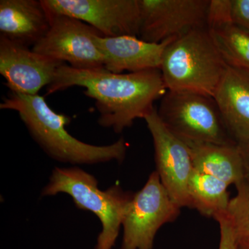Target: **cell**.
Returning <instances> with one entry per match:
<instances>
[{"label": "cell", "instance_id": "cell-1", "mask_svg": "<svg viewBox=\"0 0 249 249\" xmlns=\"http://www.w3.org/2000/svg\"><path fill=\"white\" fill-rule=\"evenodd\" d=\"M85 88V94L95 101L98 123L116 133L143 119L155 107L154 103L167 90L160 70L114 73L106 68L78 70L63 64L47 88V94L71 87Z\"/></svg>", "mask_w": 249, "mask_h": 249}, {"label": "cell", "instance_id": "cell-2", "mask_svg": "<svg viewBox=\"0 0 249 249\" xmlns=\"http://www.w3.org/2000/svg\"><path fill=\"white\" fill-rule=\"evenodd\" d=\"M0 109L16 111L36 143L52 160L73 166L124 162L128 144L124 138L107 145H94L69 133L71 119L55 112L43 96L11 92L2 98Z\"/></svg>", "mask_w": 249, "mask_h": 249}, {"label": "cell", "instance_id": "cell-3", "mask_svg": "<svg viewBox=\"0 0 249 249\" xmlns=\"http://www.w3.org/2000/svg\"><path fill=\"white\" fill-rule=\"evenodd\" d=\"M227 66L206 27L172 41L163 53L160 71L168 91L214 98Z\"/></svg>", "mask_w": 249, "mask_h": 249}, {"label": "cell", "instance_id": "cell-4", "mask_svg": "<svg viewBox=\"0 0 249 249\" xmlns=\"http://www.w3.org/2000/svg\"><path fill=\"white\" fill-rule=\"evenodd\" d=\"M59 193L71 196L77 209L89 211L98 217L102 229L94 249H112L133 193L124 191L119 184L101 191L96 178L78 166L54 168L41 196Z\"/></svg>", "mask_w": 249, "mask_h": 249}, {"label": "cell", "instance_id": "cell-5", "mask_svg": "<svg viewBox=\"0 0 249 249\" xmlns=\"http://www.w3.org/2000/svg\"><path fill=\"white\" fill-rule=\"evenodd\" d=\"M157 113L172 133L186 143L236 145L213 98L167 91Z\"/></svg>", "mask_w": 249, "mask_h": 249}, {"label": "cell", "instance_id": "cell-6", "mask_svg": "<svg viewBox=\"0 0 249 249\" xmlns=\"http://www.w3.org/2000/svg\"><path fill=\"white\" fill-rule=\"evenodd\" d=\"M180 212L181 208L170 197L159 174L152 172L127 206L121 249H153L160 228L176 220Z\"/></svg>", "mask_w": 249, "mask_h": 249}, {"label": "cell", "instance_id": "cell-7", "mask_svg": "<svg viewBox=\"0 0 249 249\" xmlns=\"http://www.w3.org/2000/svg\"><path fill=\"white\" fill-rule=\"evenodd\" d=\"M50 14V29L32 50L78 70L104 68L102 54L95 43V37L102 34L76 18Z\"/></svg>", "mask_w": 249, "mask_h": 249}, {"label": "cell", "instance_id": "cell-8", "mask_svg": "<svg viewBox=\"0 0 249 249\" xmlns=\"http://www.w3.org/2000/svg\"><path fill=\"white\" fill-rule=\"evenodd\" d=\"M209 2L210 0H139V38L161 43L207 27Z\"/></svg>", "mask_w": 249, "mask_h": 249}, {"label": "cell", "instance_id": "cell-9", "mask_svg": "<svg viewBox=\"0 0 249 249\" xmlns=\"http://www.w3.org/2000/svg\"><path fill=\"white\" fill-rule=\"evenodd\" d=\"M155 148L157 173L170 197L181 209H191L188 182L193 165L188 145L165 127L155 107L144 118Z\"/></svg>", "mask_w": 249, "mask_h": 249}, {"label": "cell", "instance_id": "cell-10", "mask_svg": "<svg viewBox=\"0 0 249 249\" xmlns=\"http://www.w3.org/2000/svg\"><path fill=\"white\" fill-rule=\"evenodd\" d=\"M52 14L76 18L97 29L104 37H139V0H42Z\"/></svg>", "mask_w": 249, "mask_h": 249}, {"label": "cell", "instance_id": "cell-11", "mask_svg": "<svg viewBox=\"0 0 249 249\" xmlns=\"http://www.w3.org/2000/svg\"><path fill=\"white\" fill-rule=\"evenodd\" d=\"M63 64L0 36V73L11 92L37 95Z\"/></svg>", "mask_w": 249, "mask_h": 249}, {"label": "cell", "instance_id": "cell-12", "mask_svg": "<svg viewBox=\"0 0 249 249\" xmlns=\"http://www.w3.org/2000/svg\"><path fill=\"white\" fill-rule=\"evenodd\" d=\"M171 38L161 43H152L137 36H96L95 43L103 58L104 67L114 73L160 70L162 58Z\"/></svg>", "mask_w": 249, "mask_h": 249}, {"label": "cell", "instance_id": "cell-13", "mask_svg": "<svg viewBox=\"0 0 249 249\" xmlns=\"http://www.w3.org/2000/svg\"><path fill=\"white\" fill-rule=\"evenodd\" d=\"M51 22L42 0L0 1V36L8 40L34 47L47 34Z\"/></svg>", "mask_w": 249, "mask_h": 249}, {"label": "cell", "instance_id": "cell-14", "mask_svg": "<svg viewBox=\"0 0 249 249\" xmlns=\"http://www.w3.org/2000/svg\"><path fill=\"white\" fill-rule=\"evenodd\" d=\"M223 120L237 143L249 139V71L227 66L214 93Z\"/></svg>", "mask_w": 249, "mask_h": 249}, {"label": "cell", "instance_id": "cell-15", "mask_svg": "<svg viewBox=\"0 0 249 249\" xmlns=\"http://www.w3.org/2000/svg\"><path fill=\"white\" fill-rule=\"evenodd\" d=\"M186 143V142H185ZM193 168L235 186L247 178L243 158L237 144L186 143Z\"/></svg>", "mask_w": 249, "mask_h": 249}, {"label": "cell", "instance_id": "cell-16", "mask_svg": "<svg viewBox=\"0 0 249 249\" xmlns=\"http://www.w3.org/2000/svg\"><path fill=\"white\" fill-rule=\"evenodd\" d=\"M228 187L229 185L214 177L193 170L188 182L191 209L213 218L227 213L230 201Z\"/></svg>", "mask_w": 249, "mask_h": 249}, {"label": "cell", "instance_id": "cell-17", "mask_svg": "<svg viewBox=\"0 0 249 249\" xmlns=\"http://www.w3.org/2000/svg\"><path fill=\"white\" fill-rule=\"evenodd\" d=\"M209 31L228 66L249 71V31L234 23Z\"/></svg>", "mask_w": 249, "mask_h": 249}, {"label": "cell", "instance_id": "cell-18", "mask_svg": "<svg viewBox=\"0 0 249 249\" xmlns=\"http://www.w3.org/2000/svg\"><path fill=\"white\" fill-rule=\"evenodd\" d=\"M237 195L230 199L227 212L237 239L249 237V178L236 186Z\"/></svg>", "mask_w": 249, "mask_h": 249}, {"label": "cell", "instance_id": "cell-19", "mask_svg": "<svg viewBox=\"0 0 249 249\" xmlns=\"http://www.w3.org/2000/svg\"><path fill=\"white\" fill-rule=\"evenodd\" d=\"M233 23L232 0H210L206 16L209 30Z\"/></svg>", "mask_w": 249, "mask_h": 249}, {"label": "cell", "instance_id": "cell-20", "mask_svg": "<svg viewBox=\"0 0 249 249\" xmlns=\"http://www.w3.org/2000/svg\"><path fill=\"white\" fill-rule=\"evenodd\" d=\"M225 214L214 218L220 228V240L218 249H237V236Z\"/></svg>", "mask_w": 249, "mask_h": 249}, {"label": "cell", "instance_id": "cell-21", "mask_svg": "<svg viewBox=\"0 0 249 249\" xmlns=\"http://www.w3.org/2000/svg\"><path fill=\"white\" fill-rule=\"evenodd\" d=\"M234 24L249 32V0H232Z\"/></svg>", "mask_w": 249, "mask_h": 249}, {"label": "cell", "instance_id": "cell-22", "mask_svg": "<svg viewBox=\"0 0 249 249\" xmlns=\"http://www.w3.org/2000/svg\"><path fill=\"white\" fill-rule=\"evenodd\" d=\"M240 149L244 163H245L247 178H249V139L240 143H237Z\"/></svg>", "mask_w": 249, "mask_h": 249}, {"label": "cell", "instance_id": "cell-23", "mask_svg": "<svg viewBox=\"0 0 249 249\" xmlns=\"http://www.w3.org/2000/svg\"><path fill=\"white\" fill-rule=\"evenodd\" d=\"M237 240V249H249V237Z\"/></svg>", "mask_w": 249, "mask_h": 249}]
</instances>
